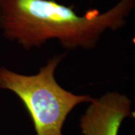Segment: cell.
<instances>
[{"label": "cell", "mask_w": 135, "mask_h": 135, "mask_svg": "<svg viewBox=\"0 0 135 135\" xmlns=\"http://www.w3.org/2000/svg\"><path fill=\"white\" fill-rule=\"evenodd\" d=\"M135 0H120L104 13L89 9L79 15L74 5L56 0H0V28L5 38L25 50L41 47L56 39L66 50L95 48L107 29L126 24Z\"/></svg>", "instance_id": "1"}, {"label": "cell", "mask_w": 135, "mask_h": 135, "mask_svg": "<svg viewBox=\"0 0 135 135\" xmlns=\"http://www.w3.org/2000/svg\"><path fill=\"white\" fill-rule=\"evenodd\" d=\"M80 120L83 135H118L122 122L132 117L131 101L117 92L94 98Z\"/></svg>", "instance_id": "3"}, {"label": "cell", "mask_w": 135, "mask_h": 135, "mask_svg": "<svg viewBox=\"0 0 135 135\" xmlns=\"http://www.w3.org/2000/svg\"><path fill=\"white\" fill-rule=\"evenodd\" d=\"M65 53L50 58L34 75H25L0 67V88L15 93L32 121L36 135H62L68 116L75 107L94 99L89 95H75L61 86L56 70Z\"/></svg>", "instance_id": "2"}]
</instances>
